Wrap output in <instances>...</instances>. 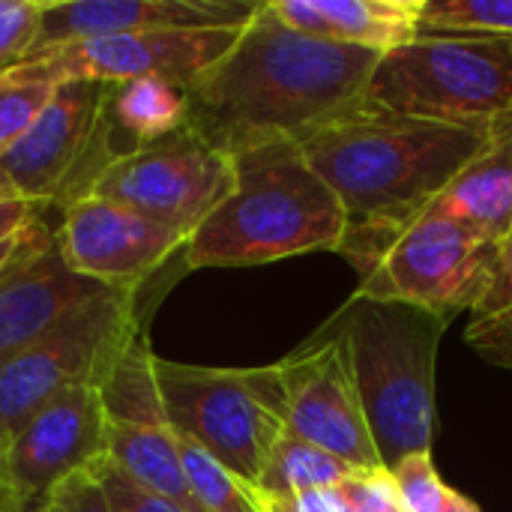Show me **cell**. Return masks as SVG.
<instances>
[{
	"label": "cell",
	"instance_id": "obj_31",
	"mask_svg": "<svg viewBox=\"0 0 512 512\" xmlns=\"http://www.w3.org/2000/svg\"><path fill=\"white\" fill-rule=\"evenodd\" d=\"M45 510L48 512H114L111 501L105 495L102 480L96 477L93 468L72 474L69 480H63L48 498H45Z\"/></svg>",
	"mask_w": 512,
	"mask_h": 512
},
{
	"label": "cell",
	"instance_id": "obj_36",
	"mask_svg": "<svg viewBox=\"0 0 512 512\" xmlns=\"http://www.w3.org/2000/svg\"><path fill=\"white\" fill-rule=\"evenodd\" d=\"M3 198H18V195L12 192V186L6 183V177H3V171H0V201H3Z\"/></svg>",
	"mask_w": 512,
	"mask_h": 512
},
{
	"label": "cell",
	"instance_id": "obj_25",
	"mask_svg": "<svg viewBox=\"0 0 512 512\" xmlns=\"http://www.w3.org/2000/svg\"><path fill=\"white\" fill-rule=\"evenodd\" d=\"M45 213V204H33L24 198L0 201V276L27 252L39 249L57 234V225H51Z\"/></svg>",
	"mask_w": 512,
	"mask_h": 512
},
{
	"label": "cell",
	"instance_id": "obj_14",
	"mask_svg": "<svg viewBox=\"0 0 512 512\" xmlns=\"http://www.w3.org/2000/svg\"><path fill=\"white\" fill-rule=\"evenodd\" d=\"M57 240L75 273L108 288H141L153 270L186 246L183 234L96 195H84L63 210Z\"/></svg>",
	"mask_w": 512,
	"mask_h": 512
},
{
	"label": "cell",
	"instance_id": "obj_2",
	"mask_svg": "<svg viewBox=\"0 0 512 512\" xmlns=\"http://www.w3.org/2000/svg\"><path fill=\"white\" fill-rule=\"evenodd\" d=\"M483 141L486 126H450L360 105L300 147L348 222H384L426 210Z\"/></svg>",
	"mask_w": 512,
	"mask_h": 512
},
{
	"label": "cell",
	"instance_id": "obj_13",
	"mask_svg": "<svg viewBox=\"0 0 512 512\" xmlns=\"http://www.w3.org/2000/svg\"><path fill=\"white\" fill-rule=\"evenodd\" d=\"M105 429L96 384L48 402L0 450V507L45 504L63 480L105 456Z\"/></svg>",
	"mask_w": 512,
	"mask_h": 512
},
{
	"label": "cell",
	"instance_id": "obj_35",
	"mask_svg": "<svg viewBox=\"0 0 512 512\" xmlns=\"http://www.w3.org/2000/svg\"><path fill=\"white\" fill-rule=\"evenodd\" d=\"M0 512H48L45 504H30V507H0Z\"/></svg>",
	"mask_w": 512,
	"mask_h": 512
},
{
	"label": "cell",
	"instance_id": "obj_9",
	"mask_svg": "<svg viewBox=\"0 0 512 512\" xmlns=\"http://www.w3.org/2000/svg\"><path fill=\"white\" fill-rule=\"evenodd\" d=\"M231 189V153L219 150L186 123L168 138L111 159L84 195L129 207L189 240V234L228 198Z\"/></svg>",
	"mask_w": 512,
	"mask_h": 512
},
{
	"label": "cell",
	"instance_id": "obj_26",
	"mask_svg": "<svg viewBox=\"0 0 512 512\" xmlns=\"http://www.w3.org/2000/svg\"><path fill=\"white\" fill-rule=\"evenodd\" d=\"M57 84L12 78L0 72V156L36 123Z\"/></svg>",
	"mask_w": 512,
	"mask_h": 512
},
{
	"label": "cell",
	"instance_id": "obj_10",
	"mask_svg": "<svg viewBox=\"0 0 512 512\" xmlns=\"http://www.w3.org/2000/svg\"><path fill=\"white\" fill-rule=\"evenodd\" d=\"M108 84L63 81L36 123L0 156L12 192L33 204H57L60 213L78 201L93 177L117 156L105 129Z\"/></svg>",
	"mask_w": 512,
	"mask_h": 512
},
{
	"label": "cell",
	"instance_id": "obj_29",
	"mask_svg": "<svg viewBox=\"0 0 512 512\" xmlns=\"http://www.w3.org/2000/svg\"><path fill=\"white\" fill-rule=\"evenodd\" d=\"M336 495L345 512H405L393 474L387 468L354 471L345 483L336 486Z\"/></svg>",
	"mask_w": 512,
	"mask_h": 512
},
{
	"label": "cell",
	"instance_id": "obj_6",
	"mask_svg": "<svg viewBox=\"0 0 512 512\" xmlns=\"http://www.w3.org/2000/svg\"><path fill=\"white\" fill-rule=\"evenodd\" d=\"M363 108L450 126H489L512 108V39L420 30L381 54Z\"/></svg>",
	"mask_w": 512,
	"mask_h": 512
},
{
	"label": "cell",
	"instance_id": "obj_38",
	"mask_svg": "<svg viewBox=\"0 0 512 512\" xmlns=\"http://www.w3.org/2000/svg\"><path fill=\"white\" fill-rule=\"evenodd\" d=\"M255 512H261V510H258V504H255Z\"/></svg>",
	"mask_w": 512,
	"mask_h": 512
},
{
	"label": "cell",
	"instance_id": "obj_20",
	"mask_svg": "<svg viewBox=\"0 0 512 512\" xmlns=\"http://www.w3.org/2000/svg\"><path fill=\"white\" fill-rule=\"evenodd\" d=\"M189 123L186 87L165 78H135L123 84H108L105 99V129L114 138H129V147L153 144L174 135Z\"/></svg>",
	"mask_w": 512,
	"mask_h": 512
},
{
	"label": "cell",
	"instance_id": "obj_1",
	"mask_svg": "<svg viewBox=\"0 0 512 512\" xmlns=\"http://www.w3.org/2000/svg\"><path fill=\"white\" fill-rule=\"evenodd\" d=\"M381 51L318 39L258 3L237 45L189 90V126L225 153L303 141L357 111Z\"/></svg>",
	"mask_w": 512,
	"mask_h": 512
},
{
	"label": "cell",
	"instance_id": "obj_5",
	"mask_svg": "<svg viewBox=\"0 0 512 512\" xmlns=\"http://www.w3.org/2000/svg\"><path fill=\"white\" fill-rule=\"evenodd\" d=\"M498 246L459 219L420 210L408 219L348 222L336 252L360 279L354 297L408 303L453 321L486 297Z\"/></svg>",
	"mask_w": 512,
	"mask_h": 512
},
{
	"label": "cell",
	"instance_id": "obj_15",
	"mask_svg": "<svg viewBox=\"0 0 512 512\" xmlns=\"http://www.w3.org/2000/svg\"><path fill=\"white\" fill-rule=\"evenodd\" d=\"M258 3L243 0H57L42 3L33 54L144 30L231 27L246 24Z\"/></svg>",
	"mask_w": 512,
	"mask_h": 512
},
{
	"label": "cell",
	"instance_id": "obj_3",
	"mask_svg": "<svg viewBox=\"0 0 512 512\" xmlns=\"http://www.w3.org/2000/svg\"><path fill=\"white\" fill-rule=\"evenodd\" d=\"M231 159L234 189L183 246L189 270L255 267L339 249L348 216L297 141L252 144Z\"/></svg>",
	"mask_w": 512,
	"mask_h": 512
},
{
	"label": "cell",
	"instance_id": "obj_17",
	"mask_svg": "<svg viewBox=\"0 0 512 512\" xmlns=\"http://www.w3.org/2000/svg\"><path fill=\"white\" fill-rule=\"evenodd\" d=\"M288 27L375 51H390L420 33L423 0H270Z\"/></svg>",
	"mask_w": 512,
	"mask_h": 512
},
{
	"label": "cell",
	"instance_id": "obj_37",
	"mask_svg": "<svg viewBox=\"0 0 512 512\" xmlns=\"http://www.w3.org/2000/svg\"><path fill=\"white\" fill-rule=\"evenodd\" d=\"M255 504H258V510H261V512H276L273 507H267V504H264V501L258 498V492H255Z\"/></svg>",
	"mask_w": 512,
	"mask_h": 512
},
{
	"label": "cell",
	"instance_id": "obj_12",
	"mask_svg": "<svg viewBox=\"0 0 512 512\" xmlns=\"http://www.w3.org/2000/svg\"><path fill=\"white\" fill-rule=\"evenodd\" d=\"M285 384V426L297 438L345 459L357 471H378L363 402L342 339L321 327L303 348L279 360Z\"/></svg>",
	"mask_w": 512,
	"mask_h": 512
},
{
	"label": "cell",
	"instance_id": "obj_34",
	"mask_svg": "<svg viewBox=\"0 0 512 512\" xmlns=\"http://www.w3.org/2000/svg\"><path fill=\"white\" fill-rule=\"evenodd\" d=\"M441 512H480V507H477L471 498H465V495H459L456 489H450L447 504L441 507Z\"/></svg>",
	"mask_w": 512,
	"mask_h": 512
},
{
	"label": "cell",
	"instance_id": "obj_24",
	"mask_svg": "<svg viewBox=\"0 0 512 512\" xmlns=\"http://www.w3.org/2000/svg\"><path fill=\"white\" fill-rule=\"evenodd\" d=\"M420 30L512 39V0H423Z\"/></svg>",
	"mask_w": 512,
	"mask_h": 512
},
{
	"label": "cell",
	"instance_id": "obj_23",
	"mask_svg": "<svg viewBox=\"0 0 512 512\" xmlns=\"http://www.w3.org/2000/svg\"><path fill=\"white\" fill-rule=\"evenodd\" d=\"M177 435V432H174ZM183 471L201 512H255V489L234 477L222 462L204 453L198 444L177 435Z\"/></svg>",
	"mask_w": 512,
	"mask_h": 512
},
{
	"label": "cell",
	"instance_id": "obj_11",
	"mask_svg": "<svg viewBox=\"0 0 512 512\" xmlns=\"http://www.w3.org/2000/svg\"><path fill=\"white\" fill-rule=\"evenodd\" d=\"M243 27L246 24L144 30V33L72 42L24 57L12 69H6V75L45 81V84H63V81L123 84L135 78H165L189 90L207 69H213L237 45Z\"/></svg>",
	"mask_w": 512,
	"mask_h": 512
},
{
	"label": "cell",
	"instance_id": "obj_19",
	"mask_svg": "<svg viewBox=\"0 0 512 512\" xmlns=\"http://www.w3.org/2000/svg\"><path fill=\"white\" fill-rule=\"evenodd\" d=\"M105 456L153 495L177 504L183 512H201L198 501L192 498L183 459L177 450V435L171 426L108 423Z\"/></svg>",
	"mask_w": 512,
	"mask_h": 512
},
{
	"label": "cell",
	"instance_id": "obj_4",
	"mask_svg": "<svg viewBox=\"0 0 512 512\" xmlns=\"http://www.w3.org/2000/svg\"><path fill=\"white\" fill-rule=\"evenodd\" d=\"M447 324L429 309L366 297H351L327 324L345 345L387 471L414 453H432L435 363Z\"/></svg>",
	"mask_w": 512,
	"mask_h": 512
},
{
	"label": "cell",
	"instance_id": "obj_21",
	"mask_svg": "<svg viewBox=\"0 0 512 512\" xmlns=\"http://www.w3.org/2000/svg\"><path fill=\"white\" fill-rule=\"evenodd\" d=\"M153 363H156V354L150 351V345L138 327L96 384L108 423L168 426Z\"/></svg>",
	"mask_w": 512,
	"mask_h": 512
},
{
	"label": "cell",
	"instance_id": "obj_8",
	"mask_svg": "<svg viewBox=\"0 0 512 512\" xmlns=\"http://www.w3.org/2000/svg\"><path fill=\"white\" fill-rule=\"evenodd\" d=\"M135 300V285L105 288L0 366V450L48 402L75 387L99 384L111 360L141 327Z\"/></svg>",
	"mask_w": 512,
	"mask_h": 512
},
{
	"label": "cell",
	"instance_id": "obj_30",
	"mask_svg": "<svg viewBox=\"0 0 512 512\" xmlns=\"http://www.w3.org/2000/svg\"><path fill=\"white\" fill-rule=\"evenodd\" d=\"M96 471V477L102 480L105 486V495L111 501V510L114 512H183L177 504L153 495L150 489L138 486L129 474H123L108 456H102L99 462L90 465Z\"/></svg>",
	"mask_w": 512,
	"mask_h": 512
},
{
	"label": "cell",
	"instance_id": "obj_7",
	"mask_svg": "<svg viewBox=\"0 0 512 512\" xmlns=\"http://www.w3.org/2000/svg\"><path fill=\"white\" fill-rule=\"evenodd\" d=\"M153 366L168 426L255 489L288 429L279 363L213 369L156 357Z\"/></svg>",
	"mask_w": 512,
	"mask_h": 512
},
{
	"label": "cell",
	"instance_id": "obj_18",
	"mask_svg": "<svg viewBox=\"0 0 512 512\" xmlns=\"http://www.w3.org/2000/svg\"><path fill=\"white\" fill-rule=\"evenodd\" d=\"M495 240L512 231V108L489 120L486 141L459 177L426 207Z\"/></svg>",
	"mask_w": 512,
	"mask_h": 512
},
{
	"label": "cell",
	"instance_id": "obj_22",
	"mask_svg": "<svg viewBox=\"0 0 512 512\" xmlns=\"http://www.w3.org/2000/svg\"><path fill=\"white\" fill-rule=\"evenodd\" d=\"M354 471L357 468H351L345 459H339L285 429L267 459V468H264L255 492H261L267 498H291L300 492L336 489Z\"/></svg>",
	"mask_w": 512,
	"mask_h": 512
},
{
	"label": "cell",
	"instance_id": "obj_32",
	"mask_svg": "<svg viewBox=\"0 0 512 512\" xmlns=\"http://www.w3.org/2000/svg\"><path fill=\"white\" fill-rule=\"evenodd\" d=\"M504 309H512V231L501 240L498 246V264H495V276L489 282L486 297L480 300V306L471 312V318H483V315H498Z\"/></svg>",
	"mask_w": 512,
	"mask_h": 512
},
{
	"label": "cell",
	"instance_id": "obj_16",
	"mask_svg": "<svg viewBox=\"0 0 512 512\" xmlns=\"http://www.w3.org/2000/svg\"><path fill=\"white\" fill-rule=\"evenodd\" d=\"M105 288L108 285L84 279L66 264L57 234L27 252L0 276V366L39 342Z\"/></svg>",
	"mask_w": 512,
	"mask_h": 512
},
{
	"label": "cell",
	"instance_id": "obj_27",
	"mask_svg": "<svg viewBox=\"0 0 512 512\" xmlns=\"http://www.w3.org/2000/svg\"><path fill=\"white\" fill-rule=\"evenodd\" d=\"M390 474L405 512H441V507L447 504L450 486L438 477L432 465V453H414L402 459Z\"/></svg>",
	"mask_w": 512,
	"mask_h": 512
},
{
	"label": "cell",
	"instance_id": "obj_28",
	"mask_svg": "<svg viewBox=\"0 0 512 512\" xmlns=\"http://www.w3.org/2000/svg\"><path fill=\"white\" fill-rule=\"evenodd\" d=\"M42 0H0V72L21 63L36 42Z\"/></svg>",
	"mask_w": 512,
	"mask_h": 512
},
{
	"label": "cell",
	"instance_id": "obj_33",
	"mask_svg": "<svg viewBox=\"0 0 512 512\" xmlns=\"http://www.w3.org/2000/svg\"><path fill=\"white\" fill-rule=\"evenodd\" d=\"M258 498L276 512H345L336 489H315V492H300L291 498H267L258 492Z\"/></svg>",
	"mask_w": 512,
	"mask_h": 512
}]
</instances>
